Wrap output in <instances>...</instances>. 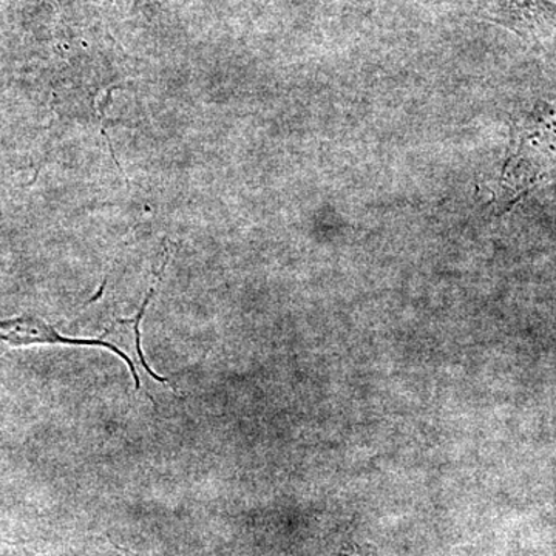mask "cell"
<instances>
[{"mask_svg": "<svg viewBox=\"0 0 556 556\" xmlns=\"http://www.w3.org/2000/svg\"><path fill=\"white\" fill-rule=\"evenodd\" d=\"M556 179V93L533 102L511 124L510 146L493 190V214L511 211Z\"/></svg>", "mask_w": 556, "mask_h": 556, "instance_id": "1", "label": "cell"}, {"mask_svg": "<svg viewBox=\"0 0 556 556\" xmlns=\"http://www.w3.org/2000/svg\"><path fill=\"white\" fill-rule=\"evenodd\" d=\"M479 20L517 33L529 42H543L556 30V5L551 0H464Z\"/></svg>", "mask_w": 556, "mask_h": 556, "instance_id": "2", "label": "cell"}, {"mask_svg": "<svg viewBox=\"0 0 556 556\" xmlns=\"http://www.w3.org/2000/svg\"><path fill=\"white\" fill-rule=\"evenodd\" d=\"M35 345H68V346H91L104 348L112 351L121 361L126 362L131 376H134L135 388H141V380L135 368L134 361L127 356L124 351L113 343L105 342L102 339H75L62 336L50 324L42 318L35 316H21L0 320V346L22 348Z\"/></svg>", "mask_w": 556, "mask_h": 556, "instance_id": "3", "label": "cell"}, {"mask_svg": "<svg viewBox=\"0 0 556 556\" xmlns=\"http://www.w3.org/2000/svg\"><path fill=\"white\" fill-rule=\"evenodd\" d=\"M342 556H351V555H342Z\"/></svg>", "mask_w": 556, "mask_h": 556, "instance_id": "4", "label": "cell"}]
</instances>
